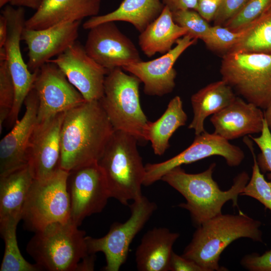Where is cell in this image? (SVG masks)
<instances>
[{
	"mask_svg": "<svg viewBox=\"0 0 271 271\" xmlns=\"http://www.w3.org/2000/svg\"><path fill=\"white\" fill-rule=\"evenodd\" d=\"M114 130L99 100L85 101L66 111L60 168L69 172L97 163Z\"/></svg>",
	"mask_w": 271,
	"mask_h": 271,
	"instance_id": "obj_1",
	"label": "cell"
},
{
	"mask_svg": "<svg viewBox=\"0 0 271 271\" xmlns=\"http://www.w3.org/2000/svg\"><path fill=\"white\" fill-rule=\"evenodd\" d=\"M216 166L212 163L205 171L197 174L187 173L179 166L161 179L185 198L186 202L178 206L189 212L197 227L221 214L226 202L231 200L233 206H237L238 197L249 180L248 174L243 171L234 178L230 188L222 191L212 177Z\"/></svg>",
	"mask_w": 271,
	"mask_h": 271,
	"instance_id": "obj_2",
	"label": "cell"
},
{
	"mask_svg": "<svg viewBox=\"0 0 271 271\" xmlns=\"http://www.w3.org/2000/svg\"><path fill=\"white\" fill-rule=\"evenodd\" d=\"M261 225L260 221L240 210L237 214L221 213L197 227L182 255L194 261L204 271L227 270L219 265L222 251L240 238L262 242Z\"/></svg>",
	"mask_w": 271,
	"mask_h": 271,
	"instance_id": "obj_3",
	"label": "cell"
},
{
	"mask_svg": "<svg viewBox=\"0 0 271 271\" xmlns=\"http://www.w3.org/2000/svg\"><path fill=\"white\" fill-rule=\"evenodd\" d=\"M138 139L114 130L97 163L105 176L111 198L123 205L141 198L145 166L137 149Z\"/></svg>",
	"mask_w": 271,
	"mask_h": 271,
	"instance_id": "obj_4",
	"label": "cell"
},
{
	"mask_svg": "<svg viewBox=\"0 0 271 271\" xmlns=\"http://www.w3.org/2000/svg\"><path fill=\"white\" fill-rule=\"evenodd\" d=\"M70 220L50 224L35 232L26 251L41 270L79 271L89 254L86 232Z\"/></svg>",
	"mask_w": 271,
	"mask_h": 271,
	"instance_id": "obj_5",
	"label": "cell"
},
{
	"mask_svg": "<svg viewBox=\"0 0 271 271\" xmlns=\"http://www.w3.org/2000/svg\"><path fill=\"white\" fill-rule=\"evenodd\" d=\"M141 82L121 68L111 70L105 77L103 95L99 101L114 130L126 132L138 141H145L149 120L140 103Z\"/></svg>",
	"mask_w": 271,
	"mask_h": 271,
	"instance_id": "obj_6",
	"label": "cell"
},
{
	"mask_svg": "<svg viewBox=\"0 0 271 271\" xmlns=\"http://www.w3.org/2000/svg\"><path fill=\"white\" fill-rule=\"evenodd\" d=\"M222 80L261 109L271 102V54L231 51L223 56Z\"/></svg>",
	"mask_w": 271,
	"mask_h": 271,
	"instance_id": "obj_7",
	"label": "cell"
},
{
	"mask_svg": "<svg viewBox=\"0 0 271 271\" xmlns=\"http://www.w3.org/2000/svg\"><path fill=\"white\" fill-rule=\"evenodd\" d=\"M68 174L59 168L48 178L34 179L22 213L26 229L35 232L50 224L70 220Z\"/></svg>",
	"mask_w": 271,
	"mask_h": 271,
	"instance_id": "obj_8",
	"label": "cell"
},
{
	"mask_svg": "<svg viewBox=\"0 0 271 271\" xmlns=\"http://www.w3.org/2000/svg\"><path fill=\"white\" fill-rule=\"evenodd\" d=\"M130 215L123 223L115 222L108 233L100 238L86 236L89 254L103 252L105 257L106 271H118L126 261L129 246L157 209V205L142 196L129 205Z\"/></svg>",
	"mask_w": 271,
	"mask_h": 271,
	"instance_id": "obj_9",
	"label": "cell"
},
{
	"mask_svg": "<svg viewBox=\"0 0 271 271\" xmlns=\"http://www.w3.org/2000/svg\"><path fill=\"white\" fill-rule=\"evenodd\" d=\"M8 21V35L4 45L6 61L15 86L13 105L5 126L12 127L18 121L19 115L26 98L33 88L37 71L32 72L23 58L20 41L25 28V10L23 7L17 9L6 5L2 11Z\"/></svg>",
	"mask_w": 271,
	"mask_h": 271,
	"instance_id": "obj_10",
	"label": "cell"
},
{
	"mask_svg": "<svg viewBox=\"0 0 271 271\" xmlns=\"http://www.w3.org/2000/svg\"><path fill=\"white\" fill-rule=\"evenodd\" d=\"M213 156L222 157L230 167L239 166L245 157L243 151L239 147L214 133H210L205 130L196 135L192 144L177 155L162 162L145 165L143 185L148 186L161 180L174 168Z\"/></svg>",
	"mask_w": 271,
	"mask_h": 271,
	"instance_id": "obj_11",
	"label": "cell"
},
{
	"mask_svg": "<svg viewBox=\"0 0 271 271\" xmlns=\"http://www.w3.org/2000/svg\"><path fill=\"white\" fill-rule=\"evenodd\" d=\"M67 186L70 220L78 226L86 217L101 212L111 198L105 176L97 163L69 171Z\"/></svg>",
	"mask_w": 271,
	"mask_h": 271,
	"instance_id": "obj_12",
	"label": "cell"
},
{
	"mask_svg": "<svg viewBox=\"0 0 271 271\" xmlns=\"http://www.w3.org/2000/svg\"><path fill=\"white\" fill-rule=\"evenodd\" d=\"M33 88L38 98L37 123L85 101L61 69L52 62L44 64L37 71Z\"/></svg>",
	"mask_w": 271,
	"mask_h": 271,
	"instance_id": "obj_13",
	"label": "cell"
},
{
	"mask_svg": "<svg viewBox=\"0 0 271 271\" xmlns=\"http://www.w3.org/2000/svg\"><path fill=\"white\" fill-rule=\"evenodd\" d=\"M89 30L85 50L108 71L142 61L132 41L119 30L114 22L98 24Z\"/></svg>",
	"mask_w": 271,
	"mask_h": 271,
	"instance_id": "obj_14",
	"label": "cell"
},
{
	"mask_svg": "<svg viewBox=\"0 0 271 271\" xmlns=\"http://www.w3.org/2000/svg\"><path fill=\"white\" fill-rule=\"evenodd\" d=\"M48 62L61 69L85 101L99 100L103 96L105 78L109 71L93 60L80 43L75 42Z\"/></svg>",
	"mask_w": 271,
	"mask_h": 271,
	"instance_id": "obj_15",
	"label": "cell"
},
{
	"mask_svg": "<svg viewBox=\"0 0 271 271\" xmlns=\"http://www.w3.org/2000/svg\"><path fill=\"white\" fill-rule=\"evenodd\" d=\"M197 39L187 34L176 42V46L155 59L123 66L122 70L138 77L144 83L145 93L162 96L173 91L177 75L174 65L178 58Z\"/></svg>",
	"mask_w": 271,
	"mask_h": 271,
	"instance_id": "obj_16",
	"label": "cell"
},
{
	"mask_svg": "<svg viewBox=\"0 0 271 271\" xmlns=\"http://www.w3.org/2000/svg\"><path fill=\"white\" fill-rule=\"evenodd\" d=\"M65 113L36 123L27 154L28 165L34 179L48 178L60 168L61 130Z\"/></svg>",
	"mask_w": 271,
	"mask_h": 271,
	"instance_id": "obj_17",
	"label": "cell"
},
{
	"mask_svg": "<svg viewBox=\"0 0 271 271\" xmlns=\"http://www.w3.org/2000/svg\"><path fill=\"white\" fill-rule=\"evenodd\" d=\"M81 21L66 22L41 30L24 28L21 36L28 49L29 69L34 72L76 42Z\"/></svg>",
	"mask_w": 271,
	"mask_h": 271,
	"instance_id": "obj_18",
	"label": "cell"
},
{
	"mask_svg": "<svg viewBox=\"0 0 271 271\" xmlns=\"http://www.w3.org/2000/svg\"><path fill=\"white\" fill-rule=\"evenodd\" d=\"M25 111L0 142V175L28 164L27 154L37 123L38 98L33 87L25 99Z\"/></svg>",
	"mask_w": 271,
	"mask_h": 271,
	"instance_id": "obj_19",
	"label": "cell"
},
{
	"mask_svg": "<svg viewBox=\"0 0 271 271\" xmlns=\"http://www.w3.org/2000/svg\"><path fill=\"white\" fill-rule=\"evenodd\" d=\"M210 120L214 133L229 141L260 133L264 116L260 108L236 97L229 105L213 114Z\"/></svg>",
	"mask_w": 271,
	"mask_h": 271,
	"instance_id": "obj_20",
	"label": "cell"
},
{
	"mask_svg": "<svg viewBox=\"0 0 271 271\" xmlns=\"http://www.w3.org/2000/svg\"><path fill=\"white\" fill-rule=\"evenodd\" d=\"M101 0H44L26 20L25 28L41 30L66 22L81 21L98 15Z\"/></svg>",
	"mask_w": 271,
	"mask_h": 271,
	"instance_id": "obj_21",
	"label": "cell"
},
{
	"mask_svg": "<svg viewBox=\"0 0 271 271\" xmlns=\"http://www.w3.org/2000/svg\"><path fill=\"white\" fill-rule=\"evenodd\" d=\"M180 234L165 227H155L143 236L135 252L140 271H169L173 246Z\"/></svg>",
	"mask_w": 271,
	"mask_h": 271,
	"instance_id": "obj_22",
	"label": "cell"
},
{
	"mask_svg": "<svg viewBox=\"0 0 271 271\" xmlns=\"http://www.w3.org/2000/svg\"><path fill=\"white\" fill-rule=\"evenodd\" d=\"M33 180L28 164L0 175V221L21 220Z\"/></svg>",
	"mask_w": 271,
	"mask_h": 271,
	"instance_id": "obj_23",
	"label": "cell"
},
{
	"mask_svg": "<svg viewBox=\"0 0 271 271\" xmlns=\"http://www.w3.org/2000/svg\"><path fill=\"white\" fill-rule=\"evenodd\" d=\"M164 7L162 0H123L113 11L90 18L83 27L89 30L103 23L123 21L141 33L160 16Z\"/></svg>",
	"mask_w": 271,
	"mask_h": 271,
	"instance_id": "obj_24",
	"label": "cell"
},
{
	"mask_svg": "<svg viewBox=\"0 0 271 271\" xmlns=\"http://www.w3.org/2000/svg\"><path fill=\"white\" fill-rule=\"evenodd\" d=\"M140 33L139 45L149 57L157 53H167L177 40L188 34L186 29L175 22L172 12L166 6L160 16Z\"/></svg>",
	"mask_w": 271,
	"mask_h": 271,
	"instance_id": "obj_25",
	"label": "cell"
},
{
	"mask_svg": "<svg viewBox=\"0 0 271 271\" xmlns=\"http://www.w3.org/2000/svg\"><path fill=\"white\" fill-rule=\"evenodd\" d=\"M236 97L231 87L223 80L201 88L191 98L194 116L188 128L193 129L195 136L204 132L205 119L229 105Z\"/></svg>",
	"mask_w": 271,
	"mask_h": 271,
	"instance_id": "obj_26",
	"label": "cell"
},
{
	"mask_svg": "<svg viewBox=\"0 0 271 271\" xmlns=\"http://www.w3.org/2000/svg\"><path fill=\"white\" fill-rule=\"evenodd\" d=\"M187 120L181 98L176 96L159 119L154 122L149 121L144 132L145 141L151 143L155 155L162 156L170 146V138L178 128L186 124Z\"/></svg>",
	"mask_w": 271,
	"mask_h": 271,
	"instance_id": "obj_27",
	"label": "cell"
},
{
	"mask_svg": "<svg viewBox=\"0 0 271 271\" xmlns=\"http://www.w3.org/2000/svg\"><path fill=\"white\" fill-rule=\"evenodd\" d=\"M19 220L8 219L0 221V231L5 242V252L1 265V271H40L36 264L28 262L22 255L16 236Z\"/></svg>",
	"mask_w": 271,
	"mask_h": 271,
	"instance_id": "obj_28",
	"label": "cell"
},
{
	"mask_svg": "<svg viewBox=\"0 0 271 271\" xmlns=\"http://www.w3.org/2000/svg\"><path fill=\"white\" fill-rule=\"evenodd\" d=\"M231 51L271 54V6L249 24V31Z\"/></svg>",
	"mask_w": 271,
	"mask_h": 271,
	"instance_id": "obj_29",
	"label": "cell"
},
{
	"mask_svg": "<svg viewBox=\"0 0 271 271\" xmlns=\"http://www.w3.org/2000/svg\"><path fill=\"white\" fill-rule=\"evenodd\" d=\"M252 141L249 137H245L243 139L244 143L252 154L253 165L251 177L240 195L254 198L261 203L265 209L271 211V181L266 180L259 169Z\"/></svg>",
	"mask_w": 271,
	"mask_h": 271,
	"instance_id": "obj_30",
	"label": "cell"
},
{
	"mask_svg": "<svg viewBox=\"0 0 271 271\" xmlns=\"http://www.w3.org/2000/svg\"><path fill=\"white\" fill-rule=\"evenodd\" d=\"M249 29V25L238 31H231L223 26L214 25L203 41L212 50L227 53L241 40Z\"/></svg>",
	"mask_w": 271,
	"mask_h": 271,
	"instance_id": "obj_31",
	"label": "cell"
},
{
	"mask_svg": "<svg viewBox=\"0 0 271 271\" xmlns=\"http://www.w3.org/2000/svg\"><path fill=\"white\" fill-rule=\"evenodd\" d=\"M271 0H248L242 9L223 26L233 31L247 27L270 6Z\"/></svg>",
	"mask_w": 271,
	"mask_h": 271,
	"instance_id": "obj_32",
	"label": "cell"
},
{
	"mask_svg": "<svg viewBox=\"0 0 271 271\" xmlns=\"http://www.w3.org/2000/svg\"><path fill=\"white\" fill-rule=\"evenodd\" d=\"M176 23L185 28L188 34L202 41L208 34L211 26L196 11L180 10L172 12Z\"/></svg>",
	"mask_w": 271,
	"mask_h": 271,
	"instance_id": "obj_33",
	"label": "cell"
},
{
	"mask_svg": "<svg viewBox=\"0 0 271 271\" xmlns=\"http://www.w3.org/2000/svg\"><path fill=\"white\" fill-rule=\"evenodd\" d=\"M15 86L6 60L0 61V133L12 110Z\"/></svg>",
	"mask_w": 271,
	"mask_h": 271,
	"instance_id": "obj_34",
	"label": "cell"
},
{
	"mask_svg": "<svg viewBox=\"0 0 271 271\" xmlns=\"http://www.w3.org/2000/svg\"><path fill=\"white\" fill-rule=\"evenodd\" d=\"M248 136L260 151L256 156V161L261 172L266 174L267 179L271 181V130L265 118L260 135L257 137Z\"/></svg>",
	"mask_w": 271,
	"mask_h": 271,
	"instance_id": "obj_35",
	"label": "cell"
},
{
	"mask_svg": "<svg viewBox=\"0 0 271 271\" xmlns=\"http://www.w3.org/2000/svg\"><path fill=\"white\" fill-rule=\"evenodd\" d=\"M248 0H221L213 19L214 25L223 26L236 15Z\"/></svg>",
	"mask_w": 271,
	"mask_h": 271,
	"instance_id": "obj_36",
	"label": "cell"
},
{
	"mask_svg": "<svg viewBox=\"0 0 271 271\" xmlns=\"http://www.w3.org/2000/svg\"><path fill=\"white\" fill-rule=\"evenodd\" d=\"M241 265L250 271H271V249L260 255L252 253L245 255Z\"/></svg>",
	"mask_w": 271,
	"mask_h": 271,
	"instance_id": "obj_37",
	"label": "cell"
},
{
	"mask_svg": "<svg viewBox=\"0 0 271 271\" xmlns=\"http://www.w3.org/2000/svg\"><path fill=\"white\" fill-rule=\"evenodd\" d=\"M170 270L172 271H204L194 261L173 251L170 263Z\"/></svg>",
	"mask_w": 271,
	"mask_h": 271,
	"instance_id": "obj_38",
	"label": "cell"
},
{
	"mask_svg": "<svg viewBox=\"0 0 271 271\" xmlns=\"http://www.w3.org/2000/svg\"><path fill=\"white\" fill-rule=\"evenodd\" d=\"M221 0H197V12L206 21L213 20Z\"/></svg>",
	"mask_w": 271,
	"mask_h": 271,
	"instance_id": "obj_39",
	"label": "cell"
},
{
	"mask_svg": "<svg viewBox=\"0 0 271 271\" xmlns=\"http://www.w3.org/2000/svg\"><path fill=\"white\" fill-rule=\"evenodd\" d=\"M165 6L172 12L180 10H197V0H162Z\"/></svg>",
	"mask_w": 271,
	"mask_h": 271,
	"instance_id": "obj_40",
	"label": "cell"
},
{
	"mask_svg": "<svg viewBox=\"0 0 271 271\" xmlns=\"http://www.w3.org/2000/svg\"><path fill=\"white\" fill-rule=\"evenodd\" d=\"M44 0H10V4L18 7H28L36 11L40 7Z\"/></svg>",
	"mask_w": 271,
	"mask_h": 271,
	"instance_id": "obj_41",
	"label": "cell"
},
{
	"mask_svg": "<svg viewBox=\"0 0 271 271\" xmlns=\"http://www.w3.org/2000/svg\"><path fill=\"white\" fill-rule=\"evenodd\" d=\"M8 35V21L2 14L0 15V48L4 46Z\"/></svg>",
	"mask_w": 271,
	"mask_h": 271,
	"instance_id": "obj_42",
	"label": "cell"
},
{
	"mask_svg": "<svg viewBox=\"0 0 271 271\" xmlns=\"http://www.w3.org/2000/svg\"><path fill=\"white\" fill-rule=\"evenodd\" d=\"M264 110V118L267 122L269 128L271 130V102H270L267 108Z\"/></svg>",
	"mask_w": 271,
	"mask_h": 271,
	"instance_id": "obj_43",
	"label": "cell"
},
{
	"mask_svg": "<svg viewBox=\"0 0 271 271\" xmlns=\"http://www.w3.org/2000/svg\"><path fill=\"white\" fill-rule=\"evenodd\" d=\"M10 0H0V8H3L6 6L8 3H10Z\"/></svg>",
	"mask_w": 271,
	"mask_h": 271,
	"instance_id": "obj_44",
	"label": "cell"
},
{
	"mask_svg": "<svg viewBox=\"0 0 271 271\" xmlns=\"http://www.w3.org/2000/svg\"></svg>",
	"mask_w": 271,
	"mask_h": 271,
	"instance_id": "obj_45",
	"label": "cell"
}]
</instances>
